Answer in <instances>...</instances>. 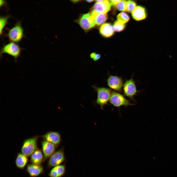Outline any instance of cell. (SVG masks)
Returning a JSON list of instances; mask_svg holds the SVG:
<instances>
[{
  "label": "cell",
  "instance_id": "6da1fadb",
  "mask_svg": "<svg viewBox=\"0 0 177 177\" xmlns=\"http://www.w3.org/2000/svg\"><path fill=\"white\" fill-rule=\"evenodd\" d=\"M23 50V49L16 43L10 42L5 44L0 50V59H2L3 54H6L14 58L15 62H16L17 59L20 56L21 51Z\"/></svg>",
  "mask_w": 177,
  "mask_h": 177
},
{
  "label": "cell",
  "instance_id": "7a4b0ae2",
  "mask_svg": "<svg viewBox=\"0 0 177 177\" xmlns=\"http://www.w3.org/2000/svg\"><path fill=\"white\" fill-rule=\"evenodd\" d=\"M7 30L8 32L5 35L10 42L17 43L24 37V30L20 21H17L13 26Z\"/></svg>",
  "mask_w": 177,
  "mask_h": 177
},
{
  "label": "cell",
  "instance_id": "3957f363",
  "mask_svg": "<svg viewBox=\"0 0 177 177\" xmlns=\"http://www.w3.org/2000/svg\"><path fill=\"white\" fill-rule=\"evenodd\" d=\"M92 87L97 93L96 102L101 108L103 109L109 102L112 92L111 90L106 88L98 87L95 85L93 86Z\"/></svg>",
  "mask_w": 177,
  "mask_h": 177
},
{
  "label": "cell",
  "instance_id": "277c9868",
  "mask_svg": "<svg viewBox=\"0 0 177 177\" xmlns=\"http://www.w3.org/2000/svg\"><path fill=\"white\" fill-rule=\"evenodd\" d=\"M39 137L38 136L25 140L21 148V153L27 157L30 156L38 148L37 142Z\"/></svg>",
  "mask_w": 177,
  "mask_h": 177
},
{
  "label": "cell",
  "instance_id": "5b68a950",
  "mask_svg": "<svg viewBox=\"0 0 177 177\" xmlns=\"http://www.w3.org/2000/svg\"><path fill=\"white\" fill-rule=\"evenodd\" d=\"M109 102L114 107L118 108L122 106L127 107L135 105L131 103L123 95L113 91H112Z\"/></svg>",
  "mask_w": 177,
  "mask_h": 177
},
{
  "label": "cell",
  "instance_id": "8992f818",
  "mask_svg": "<svg viewBox=\"0 0 177 177\" xmlns=\"http://www.w3.org/2000/svg\"><path fill=\"white\" fill-rule=\"evenodd\" d=\"M123 90L125 96L136 102L134 97L140 91L137 90L135 82L132 77L126 80L123 85Z\"/></svg>",
  "mask_w": 177,
  "mask_h": 177
},
{
  "label": "cell",
  "instance_id": "52a82bcc",
  "mask_svg": "<svg viewBox=\"0 0 177 177\" xmlns=\"http://www.w3.org/2000/svg\"><path fill=\"white\" fill-rule=\"evenodd\" d=\"M107 82L108 86L110 88L119 92H122L123 81L121 77L116 75H109Z\"/></svg>",
  "mask_w": 177,
  "mask_h": 177
},
{
  "label": "cell",
  "instance_id": "ba28073f",
  "mask_svg": "<svg viewBox=\"0 0 177 177\" xmlns=\"http://www.w3.org/2000/svg\"><path fill=\"white\" fill-rule=\"evenodd\" d=\"M65 160V157L63 149L55 152L49 158L48 162L49 168L54 167L61 165Z\"/></svg>",
  "mask_w": 177,
  "mask_h": 177
},
{
  "label": "cell",
  "instance_id": "9c48e42d",
  "mask_svg": "<svg viewBox=\"0 0 177 177\" xmlns=\"http://www.w3.org/2000/svg\"><path fill=\"white\" fill-rule=\"evenodd\" d=\"M78 22L81 27L86 31L91 29L95 25L90 13L82 15L78 20Z\"/></svg>",
  "mask_w": 177,
  "mask_h": 177
},
{
  "label": "cell",
  "instance_id": "30bf717a",
  "mask_svg": "<svg viewBox=\"0 0 177 177\" xmlns=\"http://www.w3.org/2000/svg\"><path fill=\"white\" fill-rule=\"evenodd\" d=\"M96 3L92 8L91 11L106 14L110 9L111 4L108 0H96Z\"/></svg>",
  "mask_w": 177,
  "mask_h": 177
},
{
  "label": "cell",
  "instance_id": "8fae6325",
  "mask_svg": "<svg viewBox=\"0 0 177 177\" xmlns=\"http://www.w3.org/2000/svg\"><path fill=\"white\" fill-rule=\"evenodd\" d=\"M41 144L44 161L55 152L56 147L53 144L44 140L41 142Z\"/></svg>",
  "mask_w": 177,
  "mask_h": 177
},
{
  "label": "cell",
  "instance_id": "7c38bea8",
  "mask_svg": "<svg viewBox=\"0 0 177 177\" xmlns=\"http://www.w3.org/2000/svg\"><path fill=\"white\" fill-rule=\"evenodd\" d=\"M41 136L44 140L53 144L56 147L59 145L61 141L60 134L57 132L49 131Z\"/></svg>",
  "mask_w": 177,
  "mask_h": 177
},
{
  "label": "cell",
  "instance_id": "4fadbf2b",
  "mask_svg": "<svg viewBox=\"0 0 177 177\" xmlns=\"http://www.w3.org/2000/svg\"><path fill=\"white\" fill-rule=\"evenodd\" d=\"M26 171L31 177H36L43 172L44 168L41 165L29 164L27 165Z\"/></svg>",
  "mask_w": 177,
  "mask_h": 177
},
{
  "label": "cell",
  "instance_id": "5bb4252c",
  "mask_svg": "<svg viewBox=\"0 0 177 177\" xmlns=\"http://www.w3.org/2000/svg\"><path fill=\"white\" fill-rule=\"evenodd\" d=\"M132 14L133 19L137 21L144 19L147 15L145 8L140 6L136 7L132 12Z\"/></svg>",
  "mask_w": 177,
  "mask_h": 177
},
{
  "label": "cell",
  "instance_id": "9a60e30c",
  "mask_svg": "<svg viewBox=\"0 0 177 177\" xmlns=\"http://www.w3.org/2000/svg\"><path fill=\"white\" fill-rule=\"evenodd\" d=\"M95 25L99 26L105 22L107 20L108 15L103 14L91 11L90 13Z\"/></svg>",
  "mask_w": 177,
  "mask_h": 177
},
{
  "label": "cell",
  "instance_id": "2e32d148",
  "mask_svg": "<svg viewBox=\"0 0 177 177\" xmlns=\"http://www.w3.org/2000/svg\"><path fill=\"white\" fill-rule=\"evenodd\" d=\"M100 34L105 37H109L114 34V30L113 26L109 23L103 24L101 26L99 30Z\"/></svg>",
  "mask_w": 177,
  "mask_h": 177
},
{
  "label": "cell",
  "instance_id": "e0dca14e",
  "mask_svg": "<svg viewBox=\"0 0 177 177\" xmlns=\"http://www.w3.org/2000/svg\"><path fill=\"white\" fill-rule=\"evenodd\" d=\"M30 161L32 164L41 165L44 161V156L41 150L37 148L30 156Z\"/></svg>",
  "mask_w": 177,
  "mask_h": 177
},
{
  "label": "cell",
  "instance_id": "ac0fdd59",
  "mask_svg": "<svg viewBox=\"0 0 177 177\" xmlns=\"http://www.w3.org/2000/svg\"><path fill=\"white\" fill-rule=\"evenodd\" d=\"M65 165H60L54 167L50 171L49 175L50 177H61L65 172Z\"/></svg>",
  "mask_w": 177,
  "mask_h": 177
},
{
  "label": "cell",
  "instance_id": "d6986e66",
  "mask_svg": "<svg viewBox=\"0 0 177 177\" xmlns=\"http://www.w3.org/2000/svg\"><path fill=\"white\" fill-rule=\"evenodd\" d=\"M28 161L27 157L22 153H18L17 155L15 163L16 166L21 169H24Z\"/></svg>",
  "mask_w": 177,
  "mask_h": 177
},
{
  "label": "cell",
  "instance_id": "ffe728a7",
  "mask_svg": "<svg viewBox=\"0 0 177 177\" xmlns=\"http://www.w3.org/2000/svg\"><path fill=\"white\" fill-rule=\"evenodd\" d=\"M11 16L10 15L0 16V36L2 35L4 28L8 24V20Z\"/></svg>",
  "mask_w": 177,
  "mask_h": 177
},
{
  "label": "cell",
  "instance_id": "44dd1931",
  "mask_svg": "<svg viewBox=\"0 0 177 177\" xmlns=\"http://www.w3.org/2000/svg\"><path fill=\"white\" fill-rule=\"evenodd\" d=\"M118 20L125 24L128 22L130 20L129 15L124 12L119 13L117 16Z\"/></svg>",
  "mask_w": 177,
  "mask_h": 177
},
{
  "label": "cell",
  "instance_id": "7402d4cb",
  "mask_svg": "<svg viewBox=\"0 0 177 177\" xmlns=\"http://www.w3.org/2000/svg\"><path fill=\"white\" fill-rule=\"evenodd\" d=\"M113 27L115 31L117 32H120L124 29L125 26L124 24L117 20L114 22Z\"/></svg>",
  "mask_w": 177,
  "mask_h": 177
},
{
  "label": "cell",
  "instance_id": "603a6c76",
  "mask_svg": "<svg viewBox=\"0 0 177 177\" xmlns=\"http://www.w3.org/2000/svg\"><path fill=\"white\" fill-rule=\"evenodd\" d=\"M127 2V1L125 0H121L116 5V8L119 11H126Z\"/></svg>",
  "mask_w": 177,
  "mask_h": 177
},
{
  "label": "cell",
  "instance_id": "cb8c5ba5",
  "mask_svg": "<svg viewBox=\"0 0 177 177\" xmlns=\"http://www.w3.org/2000/svg\"><path fill=\"white\" fill-rule=\"evenodd\" d=\"M135 2L132 0H128L127 1L126 11L129 12H132L136 7Z\"/></svg>",
  "mask_w": 177,
  "mask_h": 177
},
{
  "label": "cell",
  "instance_id": "d4e9b609",
  "mask_svg": "<svg viewBox=\"0 0 177 177\" xmlns=\"http://www.w3.org/2000/svg\"><path fill=\"white\" fill-rule=\"evenodd\" d=\"M101 55L99 53L96 54L94 57L93 59V60L96 61L99 60L101 57Z\"/></svg>",
  "mask_w": 177,
  "mask_h": 177
},
{
  "label": "cell",
  "instance_id": "484cf974",
  "mask_svg": "<svg viewBox=\"0 0 177 177\" xmlns=\"http://www.w3.org/2000/svg\"><path fill=\"white\" fill-rule=\"evenodd\" d=\"M121 0H111L110 1L111 4L114 6L116 5L118 3L120 2Z\"/></svg>",
  "mask_w": 177,
  "mask_h": 177
},
{
  "label": "cell",
  "instance_id": "4316f807",
  "mask_svg": "<svg viewBox=\"0 0 177 177\" xmlns=\"http://www.w3.org/2000/svg\"><path fill=\"white\" fill-rule=\"evenodd\" d=\"M7 4V2L5 0H0V7L6 6Z\"/></svg>",
  "mask_w": 177,
  "mask_h": 177
},
{
  "label": "cell",
  "instance_id": "83f0119b",
  "mask_svg": "<svg viewBox=\"0 0 177 177\" xmlns=\"http://www.w3.org/2000/svg\"><path fill=\"white\" fill-rule=\"evenodd\" d=\"M96 54V53L94 52L91 53L90 55V58L91 59H93L94 57Z\"/></svg>",
  "mask_w": 177,
  "mask_h": 177
},
{
  "label": "cell",
  "instance_id": "f1b7e54d",
  "mask_svg": "<svg viewBox=\"0 0 177 177\" xmlns=\"http://www.w3.org/2000/svg\"><path fill=\"white\" fill-rule=\"evenodd\" d=\"M94 0H87L86 1L88 2H91L93 1Z\"/></svg>",
  "mask_w": 177,
  "mask_h": 177
},
{
  "label": "cell",
  "instance_id": "f546056e",
  "mask_svg": "<svg viewBox=\"0 0 177 177\" xmlns=\"http://www.w3.org/2000/svg\"><path fill=\"white\" fill-rule=\"evenodd\" d=\"M73 2H76L77 1H79V0H72V1Z\"/></svg>",
  "mask_w": 177,
  "mask_h": 177
}]
</instances>
